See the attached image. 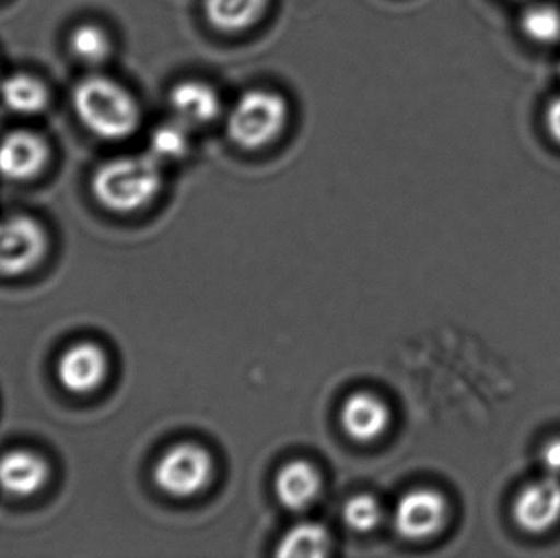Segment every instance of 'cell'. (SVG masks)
<instances>
[{"label": "cell", "instance_id": "6da1fadb", "mask_svg": "<svg viewBox=\"0 0 560 558\" xmlns=\"http://www.w3.org/2000/svg\"><path fill=\"white\" fill-rule=\"evenodd\" d=\"M72 108L94 136L107 141L130 138L140 128L137 98L114 79L88 75L72 88Z\"/></svg>", "mask_w": 560, "mask_h": 558}, {"label": "cell", "instance_id": "7a4b0ae2", "mask_svg": "<svg viewBox=\"0 0 560 558\" xmlns=\"http://www.w3.org/2000/svg\"><path fill=\"white\" fill-rule=\"evenodd\" d=\"M161 166L163 163L151 153L115 157L95 170L92 193L110 212H138L160 195L163 189Z\"/></svg>", "mask_w": 560, "mask_h": 558}, {"label": "cell", "instance_id": "3957f363", "mask_svg": "<svg viewBox=\"0 0 560 558\" xmlns=\"http://www.w3.org/2000/svg\"><path fill=\"white\" fill-rule=\"evenodd\" d=\"M289 115V104L278 92L252 88L240 95L226 115V133L242 150H262L279 140Z\"/></svg>", "mask_w": 560, "mask_h": 558}, {"label": "cell", "instance_id": "277c9868", "mask_svg": "<svg viewBox=\"0 0 560 558\" xmlns=\"http://www.w3.org/2000/svg\"><path fill=\"white\" fill-rule=\"evenodd\" d=\"M215 472L210 452L196 442L167 449L154 465V484L174 498H192L209 487Z\"/></svg>", "mask_w": 560, "mask_h": 558}, {"label": "cell", "instance_id": "5b68a950", "mask_svg": "<svg viewBox=\"0 0 560 558\" xmlns=\"http://www.w3.org/2000/svg\"><path fill=\"white\" fill-rule=\"evenodd\" d=\"M450 504L441 491L415 488L398 500L394 511L395 531L407 541H427L447 523Z\"/></svg>", "mask_w": 560, "mask_h": 558}, {"label": "cell", "instance_id": "8992f818", "mask_svg": "<svg viewBox=\"0 0 560 558\" xmlns=\"http://www.w3.org/2000/svg\"><path fill=\"white\" fill-rule=\"evenodd\" d=\"M46 251V233L36 219L13 215L0 222V274L32 271Z\"/></svg>", "mask_w": 560, "mask_h": 558}, {"label": "cell", "instance_id": "52a82bcc", "mask_svg": "<svg viewBox=\"0 0 560 558\" xmlns=\"http://www.w3.org/2000/svg\"><path fill=\"white\" fill-rule=\"evenodd\" d=\"M513 518L526 533L542 534L560 521V478L546 475L526 485L513 504Z\"/></svg>", "mask_w": 560, "mask_h": 558}, {"label": "cell", "instance_id": "ba28073f", "mask_svg": "<svg viewBox=\"0 0 560 558\" xmlns=\"http://www.w3.org/2000/svg\"><path fill=\"white\" fill-rule=\"evenodd\" d=\"M56 373L66 392L74 395L94 392L107 379V354L89 341L74 344L59 356Z\"/></svg>", "mask_w": 560, "mask_h": 558}, {"label": "cell", "instance_id": "9c48e42d", "mask_svg": "<svg viewBox=\"0 0 560 558\" xmlns=\"http://www.w3.org/2000/svg\"><path fill=\"white\" fill-rule=\"evenodd\" d=\"M45 140L33 131L16 130L0 140V177L13 182L35 179L48 163Z\"/></svg>", "mask_w": 560, "mask_h": 558}, {"label": "cell", "instance_id": "30bf717a", "mask_svg": "<svg viewBox=\"0 0 560 558\" xmlns=\"http://www.w3.org/2000/svg\"><path fill=\"white\" fill-rule=\"evenodd\" d=\"M167 102H170L173 118L192 131L209 127L223 114L222 97L217 88L196 79L174 85Z\"/></svg>", "mask_w": 560, "mask_h": 558}, {"label": "cell", "instance_id": "8fae6325", "mask_svg": "<svg viewBox=\"0 0 560 558\" xmlns=\"http://www.w3.org/2000/svg\"><path fill=\"white\" fill-rule=\"evenodd\" d=\"M339 422L352 441L372 442L387 431L390 412L374 393L355 392L342 403Z\"/></svg>", "mask_w": 560, "mask_h": 558}, {"label": "cell", "instance_id": "7c38bea8", "mask_svg": "<svg viewBox=\"0 0 560 558\" xmlns=\"http://www.w3.org/2000/svg\"><path fill=\"white\" fill-rule=\"evenodd\" d=\"M49 477L45 459L36 452L10 451L0 458V490L10 497L38 494Z\"/></svg>", "mask_w": 560, "mask_h": 558}, {"label": "cell", "instance_id": "4fadbf2b", "mask_svg": "<svg viewBox=\"0 0 560 558\" xmlns=\"http://www.w3.org/2000/svg\"><path fill=\"white\" fill-rule=\"evenodd\" d=\"M322 475L310 462L292 461L279 468L275 478L276 497L287 510L305 511L322 491Z\"/></svg>", "mask_w": 560, "mask_h": 558}, {"label": "cell", "instance_id": "5bb4252c", "mask_svg": "<svg viewBox=\"0 0 560 558\" xmlns=\"http://www.w3.org/2000/svg\"><path fill=\"white\" fill-rule=\"evenodd\" d=\"M271 0H203L207 22L222 33L253 28L266 15Z\"/></svg>", "mask_w": 560, "mask_h": 558}, {"label": "cell", "instance_id": "9a60e30c", "mask_svg": "<svg viewBox=\"0 0 560 558\" xmlns=\"http://www.w3.org/2000/svg\"><path fill=\"white\" fill-rule=\"evenodd\" d=\"M0 100L12 114L38 115L48 107L49 94L39 79L25 72H15L0 82Z\"/></svg>", "mask_w": 560, "mask_h": 558}, {"label": "cell", "instance_id": "2e32d148", "mask_svg": "<svg viewBox=\"0 0 560 558\" xmlns=\"http://www.w3.org/2000/svg\"><path fill=\"white\" fill-rule=\"evenodd\" d=\"M331 549V536L318 523H300L280 539L279 557H323Z\"/></svg>", "mask_w": 560, "mask_h": 558}, {"label": "cell", "instance_id": "e0dca14e", "mask_svg": "<svg viewBox=\"0 0 560 558\" xmlns=\"http://www.w3.org/2000/svg\"><path fill=\"white\" fill-rule=\"evenodd\" d=\"M69 49L71 55L84 64H104L112 55L110 36L94 23H82L72 29Z\"/></svg>", "mask_w": 560, "mask_h": 558}, {"label": "cell", "instance_id": "ac0fdd59", "mask_svg": "<svg viewBox=\"0 0 560 558\" xmlns=\"http://www.w3.org/2000/svg\"><path fill=\"white\" fill-rule=\"evenodd\" d=\"M192 130L176 118L154 128L150 138V153L161 163L183 159L192 146Z\"/></svg>", "mask_w": 560, "mask_h": 558}, {"label": "cell", "instance_id": "d6986e66", "mask_svg": "<svg viewBox=\"0 0 560 558\" xmlns=\"http://www.w3.org/2000/svg\"><path fill=\"white\" fill-rule=\"evenodd\" d=\"M522 29L539 45H552L560 39V10L552 3H535L522 16Z\"/></svg>", "mask_w": 560, "mask_h": 558}, {"label": "cell", "instance_id": "ffe728a7", "mask_svg": "<svg viewBox=\"0 0 560 558\" xmlns=\"http://www.w3.org/2000/svg\"><path fill=\"white\" fill-rule=\"evenodd\" d=\"M382 518L384 510L381 501L369 494L354 495L342 507V521L354 533H371L382 523Z\"/></svg>", "mask_w": 560, "mask_h": 558}, {"label": "cell", "instance_id": "44dd1931", "mask_svg": "<svg viewBox=\"0 0 560 558\" xmlns=\"http://www.w3.org/2000/svg\"><path fill=\"white\" fill-rule=\"evenodd\" d=\"M539 461L546 475L560 478V438L552 439L542 448Z\"/></svg>", "mask_w": 560, "mask_h": 558}, {"label": "cell", "instance_id": "7402d4cb", "mask_svg": "<svg viewBox=\"0 0 560 558\" xmlns=\"http://www.w3.org/2000/svg\"><path fill=\"white\" fill-rule=\"evenodd\" d=\"M546 128L552 140L560 144V97L549 104L546 111Z\"/></svg>", "mask_w": 560, "mask_h": 558}, {"label": "cell", "instance_id": "603a6c76", "mask_svg": "<svg viewBox=\"0 0 560 558\" xmlns=\"http://www.w3.org/2000/svg\"><path fill=\"white\" fill-rule=\"evenodd\" d=\"M558 74H559V79H560V62H559V68H558Z\"/></svg>", "mask_w": 560, "mask_h": 558}]
</instances>
